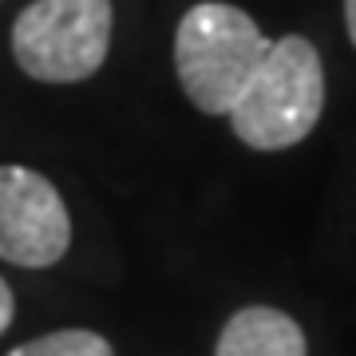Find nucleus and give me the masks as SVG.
<instances>
[{
	"instance_id": "1",
	"label": "nucleus",
	"mask_w": 356,
	"mask_h": 356,
	"mask_svg": "<svg viewBox=\"0 0 356 356\" xmlns=\"http://www.w3.org/2000/svg\"><path fill=\"white\" fill-rule=\"evenodd\" d=\"M325 111V67L305 36L273 40L229 107L234 135L254 151L297 147Z\"/></svg>"
},
{
	"instance_id": "2",
	"label": "nucleus",
	"mask_w": 356,
	"mask_h": 356,
	"mask_svg": "<svg viewBox=\"0 0 356 356\" xmlns=\"http://www.w3.org/2000/svg\"><path fill=\"white\" fill-rule=\"evenodd\" d=\"M269 44L242 8L222 0L194 4L175 32V67L186 99L206 115H229Z\"/></svg>"
},
{
	"instance_id": "3",
	"label": "nucleus",
	"mask_w": 356,
	"mask_h": 356,
	"mask_svg": "<svg viewBox=\"0 0 356 356\" xmlns=\"http://www.w3.org/2000/svg\"><path fill=\"white\" fill-rule=\"evenodd\" d=\"M111 48V0H32L13 24V56L40 83L95 76Z\"/></svg>"
},
{
	"instance_id": "4",
	"label": "nucleus",
	"mask_w": 356,
	"mask_h": 356,
	"mask_svg": "<svg viewBox=\"0 0 356 356\" xmlns=\"http://www.w3.org/2000/svg\"><path fill=\"white\" fill-rule=\"evenodd\" d=\"M72 245V218L40 170L0 166V257L24 269H48Z\"/></svg>"
},
{
	"instance_id": "5",
	"label": "nucleus",
	"mask_w": 356,
	"mask_h": 356,
	"mask_svg": "<svg viewBox=\"0 0 356 356\" xmlns=\"http://www.w3.org/2000/svg\"><path fill=\"white\" fill-rule=\"evenodd\" d=\"M214 356H309L301 325L269 305L238 309L218 337Z\"/></svg>"
},
{
	"instance_id": "6",
	"label": "nucleus",
	"mask_w": 356,
	"mask_h": 356,
	"mask_svg": "<svg viewBox=\"0 0 356 356\" xmlns=\"http://www.w3.org/2000/svg\"><path fill=\"white\" fill-rule=\"evenodd\" d=\"M8 356H115V348L91 329H60L20 344Z\"/></svg>"
},
{
	"instance_id": "7",
	"label": "nucleus",
	"mask_w": 356,
	"mask_h": 356,
	"mask_svg": "<svg viewBox=\"0 0 356 356\" xmlns=\"http://www.w3.org/2000/svg\"><path fill=\"white\" fill-rule=\"evenodd\" d=\"M13 313H16V301H13V289H8V281L0 277V332L13 325Z\"/></svg>"
},
{
	"instance_id": "8",
	"label": "nucleus",
	"mask_w": 356,
	"mask_h": 356,
	"mask_svg": "<svg viewBox=\"0 0 356 356\" xmlns=\"http://www.w3.org/2000/svg\"><path fill=\"white\" fill-rule=\"evenodd\" d=\"M344 28H348V40L356 44V0H344Z\"/></svg>"
}]
</instances>
